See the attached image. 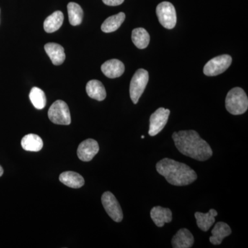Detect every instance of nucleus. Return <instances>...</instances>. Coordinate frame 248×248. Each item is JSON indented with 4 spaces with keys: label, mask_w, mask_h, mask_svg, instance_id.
Returning <instances> with one entry per match:
<instances>
[{
    "label": "nucleus",
    "mask_w": 248,
    "mask_h": 248,
    "mask_svg": "<svg viewBox=\"0 0 248 248\" xmlns=\"http://www.w3.org/2000/svg\"><path fill=\"white\" fill-rule=\"evenodd\" d=\"M172 139L178 151L185 156L200 161H207L213 156L211 147L195 130L175 132Z\"/></svg>",
    "instance_id": "f257e3e1"
},
{
    "label": "nucleus",
    "mask_w": 248,
    "mask_h": 248,
    "mask_svg": "<svg viewBox=\"0 0 248 248\" xmlns=\"http://www.w3.org/2000/svg\"><path fill=\"white\" fill-rule=\"evenodd\" d=\"M101 70L107 78L115 79L124 74L125 66L123 62L113 59V60L104 62L101 67Z\"/></svg>",
    "instance_id": "9b49d317"
},
{
    "label": "nucleus",
    "mask_w": 248,
    "mask_h": 248,
    "mask_svg": "<svg viewBox=\"0 0 248 248\" xmlns=\"http://www.w3.org/2000/svg\"><path fill=\"white\" fill-rule=\"evenodd\" d=\"M218 215V213L214 209H210L208 213H202L197 212L195 214L197 220V226L202 231L207 232L213 226L215 222V217Z\"/></svg>",
    "instance_id": "f3484780"
},
{
    "label": "nucleus",
    "mask_w": 248,
    "mask_h": 248,
    "mask_svg": "<svg viewBox=\"0 0 248 248\" xmlns=\"http://www.w3.org/2000/svg\"><path fill=\"white\" fill-rule=\"evenodd\" d=\"M21 144L23 149L27 151L38 152L43 148L42 138L35 134H29L22 138Z\"/></svg>",
    "instance_id": "aec40b11"
},
{
    "label": "nucleus",
    "mask_w": 248,
    "mask_h": 248,
    "mask_svg": "<svg viewBox=\"0 0 248 248\" xmlns=\"http://www.w3.org/2000/svg\"><path fill=\"white\" fill-rule=\"evenodd\" d=\"M29 98L32 105L38 110H42L46 105V97L45 93L39 88L33 87L31 89Z\"/></svg>",
    "instance_id": "b1692460"
},
{
    "label": "nucleus",
    "mask_w": 248,
    "mask_h": 248,
    "mask_svg": "<svg viewBox=\"0 0 248 248\" xmlns=\"http://www.w3.org/2000/svg\"><path fill=\"white\" fill-rule=\"evenodd\" d=\"M68 18L72 26H78L81 24L84 17V11L81 6L76 2L68 3L67 6Z\"/></svg>",
    "instance_id": "5701e85b"
},
{
    "label": "nucleus",
    "mask_w": 248,
    "mask_h": 248,
    "mask_svg": "<svg viewBox=\"0 0 248 248\" xmlns=\"http://www.w3.org/2000/svg\"><path fill=\"white\" fill-rule=\"evenodd\" d=\"M102 203L106 212L113 221L117 223L122 221L123 212L113 194L110 192H104L102 197Z\"/></svg>",
    "instance_id": "6e6552de"
},
{
    "label": "nucleus",
    "mask_w": 248,
    "mask_h": 248,
    "mask_svg": "<svg viewBox=\"0 0 248 248\" xmlns=\"http://www.w3.org/2000/svg\"><path fill=\"white\" fill-rule=\"evenodd\" d=\"M144 138H145V137H144V136H143V135H142V136H141V138H142V139H144Z\"/></svg>",
    "instance_id": "bb28decb"
},
{
    "label": "nucleus",
    "mask_w": 248,
    "mask_h": 248,
    "mask_svg": "<svg viewBox=\"0 0 248 248\" xmlns=\"http://www.w3.org/2000/svg\"><path fill=\"white\" fill-rule=\"evenodd\" d=\"M156 169L159 174L173 186L190 185L197 179V173L190 166L169 158L156 163Z\"/></svg>",
    "instance_id": "f03ea898"
},
{
    "label": "nucleus",
    "mask_w": 248,
    "mask_h": 248,
    "mask_svg": "<svg viewBox=\"0 0 248 248\" xmlns=\"http://www.w3.org/2000/svg\"><path fill=\"white\" fill-rule=\"evenodd\" d=\"M3 173H4V170H3L2 167L0 166V177L3 175Z\"/></svg>",
    "instance_id": "a878e982"
},
{
    "label": "nucleus",
    "mask_w": 248,
    "mask_h": 248,
    "mask_svg": "<svg viewBox=\"0 0 248 248\" xmlns=\"http://www.w3.org/2000/svg\"><path fill=\"white\" fill-rule=\"evenodd\" d=\"M195 242L193 235L188 230L182 228L172 237V246L174 248H190Z\"/></svg>",
    "instance_id": "f8f14e48"
},
{
    "label": "nucleus",
    "mask_w": 248,
    "mask_h": 248,
    "mask_svg": "<svg viewBox=\"0 0 248 248\" xmlns=\"http://www.w3.org/2000/svg\"><path fill=\"white\" fill-rule=\"evenodd\" d=\"M152 220L156 226L161 228L165 223H170L172 220V213L170 209L161 206H155L151 211Z\"/></svg>",
    "instance_id": "ddd939ff"
},
{
    "label": "nucleus",
    "mask_w": 248,
    "mask_h": 248,
    "mask_svg": "<svg viewBox=\"0 0 248 248\" xmlns=\"http://www.w3.org/2000/svg\"><path fill=\"white\" fill-rule=\"evenodd\" d=\"M170 111L164 108H159L154 113L152 114L150 118V128L148 134L150 136L154 137L164 128L169 121Z\"/></svg>",
    "instance_id": "1a4fd4ad"
},
{
    "label": "nucleus",
    "mask_w": 248,
    "mask_h": 248,
    "mask_svg": "<svg viewBox=\"0 0 248 248\" xmlns=\"http://www.w3.org/2000/svg\"><path fill=\"white\" fill-rule=\"evenodd\" d=\"M60 181L65 186L72 188H79L85 184L84 179L82 176L71 171L62 172L60 176Z\"/></svg>",
    "instance_id": "a211bd4d"
},
{
    "label": "nucleus",
    "mask_w": 248,
    "mask_h": 248,
    "mask_svg": "<svg viewBox=\"0 0 248 248\" xmlns=\"http://www.w3.org/2000/svg\"><path fill=\"white\" fill-rule=\"evenodd\" d=\"M102 1L107 6H116L123 4L124 0H102Z\"/></svg>",
    "instance_id": "393cba45"
},
{
    "label": "nucleus",
    "mask_w": 248,
    "mask_h": 248,
    "mask_svg": "<svg viewBox=\"0 0 248 248\" xmlns=\"http://www.w3.org/2000/svg\"><path fill=\"white\" fill-rule=\"evenodd\" d=\"M156 14L161 25L167 29H172L177 24L175 8L169 1L160 3L156 9Z\"/></svg>",
    "instance_id": "423d86ee"
},
{
    "label": "nucleus",
    "mask_w": 248,
    "mask_h": 248,
    "mask_svg": "<svg viewBox=\"0 0 248 248\" xmlns=\"http://www.w3.org/2000/svg\"><path fill=\"white\" fill-rule=\"evenodd\" d=\"M86 93L90 97L95 100H104L107 97V91L104 85L99 80L93 79L86 85Z\"/></svg>",
    "instance_id": "dca6fc26"
},
{
    "label": "nucleus",
    "mask_w": 248,
    "mask_h": 248,
    "mask_svg": "<svg viewBox=\"0 0 248 248\" xmlns=\"http://www.w3.org/2000/svg\"><path fill=\"white\" fill-rule=\"evenodd\" d=\"M232 59L228 55H223L212 59L203 68V73L207 76H218L231 66Z\"/></svg>",
    "instance_id": "0eeeda50"
},
{
    "label": "nucleus",
    "mask_w": 248,
    "mask_h": 248,
    "mask_svg": "<svg viewBox=\"0 0 248 248\" xmlns=\"http://www.w3.org/2000/svg\"><path fill=\"white\" fill-rule=\"evenodd\" d=\"M125 18V15L122 12L119 13L118 14L115 15V16H110L104 21L101 29L103 32H107V33L114 32V31H117L123 24Z\"/></svg>",
    "instance_id": "412c9836"
},
{
    "label": "nucleus",
    "mask_w": 248,
    "mask_h": 248,
    "mask_svg": "<svg viewBox=\"0 0 248 248\" xmlns=\"http://www.w3.org/2000/svg\"><path fill=\"white\" fill-rule=\"evenodd\" d=\"M63 22V15L62 11H57L46 18L44 29L48 33H52L61 28Z\"/></svg>",
    "instance_id": "6ab92c4d"
},
{
    "label": "nucleus",
    "mask_w": 248,
    "mask_h": 248,
    "mask_svg": "<svg viewBox=\"0 0 248 248\" xmlns=\"http://www.w3.org/2000/svg\"><path fill=\"white\" fill-rule=\"evenodd\" d=\"M46 53L55 66L62 64L66 59L64 48L61 45L55 43H48L45 46Z\"/></svg>",
    "instance_id": "4468645a"
},
{
    "label": "nucleus",
    "mask_w": 248,
    "mask_h": 248,
    "mask_svg": "<svg viewBox=\"0 0 248 248\" xmlns=\"http://www.w3.org/2000/svg\"><path fill=\"white\" fill-rule=\"evenodd\" d=\"M48 116L49 120L53 124L67 125L71 123L69 108L66 103L62 100H57L52 104L49 108Z\"/></svg>",
    "instance_id": "39448f33"
},
{
    "label": "nucleus",
    "mask_w": 248,
    "mask_h": 248,
    "mask_svg": "<svg viewBox=\"0 0 248 248\" xmlns=\"http://www.w3.org/2000/svg\"><path fill=\"white\" fill-rule=\"evenodd\" d=\"M232 231L231 227L228 226L224 222H218L215 224V227L212 231V236L210 237V241L212 244H221L222 241L231 234Z\"/></svg>",
    "instance_id": "2eb2a0df"
},
{
    "label": "nucleus",
    "mask_w": 248,
    "mask_h": 248,
    "mask_svg": "<svg viewBox=\"0 0 248 248\" xmlns=\"http://www.w3.org/2000/svg\"><path fill=\"white\" fill-rule=\"evenodd\" d=\"M99 151L97 141L89 139L80 143L78 148V156L80 160L88 162L91 161Z\"/></svg>",
    "instance_id": "9d476101"
},
{
    "label": "nucleus",
    "mask_w": 248,
    "mask_h": 248,
    "mask_svg": "<svg viewBox=\"0 0 248 248\" xmlns=\"http://www.w3.org/2000/svg\"><path fill=\"white\" fill-rule=\"evenodd\" d=\"M149 79V74L146 70L139 69L130 81V95L134 104H138L142 94L144 92Z\"/></svg>",
    "instance_id": "20e7f679"
},
{
    "label": "nucleus",
    "mask_w": 248,
    "mask_h": 248,
    "mask_svg": "<svg viewBox=\"0 0 248 248\" xmlns=\"http://www.w3.org/2000/svg\"><path fill=\"white\" fill-rule=\"evenodd\" d=\"M226 108L232 115L245 113L248 108V98L244 90L239 87L231 90L226 96Z\"/></svg>",
    "instance_id": "7ed1b4c3"
},
{
    "label": "nucleus",
    "mask_w": 248,
    "mask_h": 248,
    "mask_svg": "<svg viewBox=\"0 0 248 248\" xmlns=\"http://www.w3.org/2000/svg\"><path fill=\"white\" fill-rule=\"evenodd\" d=\"M132 40L138 48H146L150 43L149 33L143 28L135 29L132 32Z\"/></svg>",
    "instance_id": "4be33fe9"
}]
</instances>
